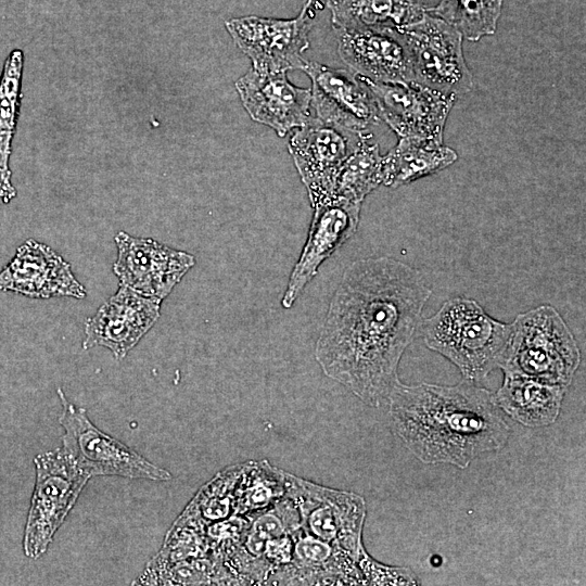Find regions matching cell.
<instances>
[{"instance_id": "cell-1", "label": "cell", "mask_w": 586, "mask_h": 586, "mask_svg": "<svg viewBox=\"0 0 586 586\" xmlns=\"http://www.w3.org/2000/svg\"><path fill=\"white\" fill-rule=\"evenodd\" d=\"M431 294L423 276L397 259L381 256L352 263L316 342L315 358L323 373L365 404L386 405Z\"/></svg>"}, {"instance_id": "cell-2", "label": "cell", "mask_w": 586, "mask_h": 586, "mask_svg": "<svg viewBox=\"0 0 586 586\" xmlns=\"http://www.w3.org/2000/svg\"><path fill=\"white\" fill-rule=\"evenodd\" d=\"M386 405L394 433L426 464L466 469L502 448L510 435L494 393L466 379L455 385L399 381Z\"/></svg>"}, {"instance_id": "cell-3", "label": "cell", "mask_w": 586, "mask_h": 586, "mask_svg": "<svg viewBox=\"0 0 586 586\" xmlns=\"http://www.w3.org/2000/svg\"><path fill=\"white\" fill-rule=\"evenodd\" d=\"M419 332L428 348L453 362L463 379L477 383L500 368L511 323L491 317L475 300L455 297L422 319Z\"/></svg>"}, {"instance_id": "cell-4", "label": "cell", "mask_w": 586, "mask_h": 586, "mask_svg": "<svg viewBox=\"0 0 586 586\" xmlns=\"http://www.w3.org/2000/svg\"><path fill=\"white\" fill-rule=\"evenodd\" d=\"M581 362V352L569 326L551 305L519 314L500 366L504 372L568 387Z\"/></svg>"}, {"instance_id": "cell-5", "label": "cell", "mask_w": 586, "mask_h": 586, "mask_svg": "<svg viewBox=\"0 0 586 586\" xmlns=\"http://www.w3.org/2000/svg\"><path fill=\"white\" fill-rule=\"evenodd\" d=\"M35 488L23 536V550L40 558L73 509L91 476L63 449L39 454L34 459Z\"/></svg>"}, {"instance_id": "cell-6", "label": "cell", "mask_w": 586, "mask_h": 586, "mask_svg": "<svg viewBox=\"0 0 586 586\" xmlns=\"http://www.w3.org/2000/svg\"><path fill=\"white\" fill-rule=\"evenodd\" d=\"M62 404L60 424L63 449L75 462L93 476H123L152 481H169L171 474L150 462L137 451L98 429L86 409L72 404L62 388H58Z\"/></svg>"}, {"instance_id": "cell-7", "label": "cell", "mask_w": 586, "mask_h": 586, "mask_svg": "<svg viewBox=\"0 0 586 586\" xmlns=\"http://www.w3.org/2000/svg\"><path fill=\"white\" fill-rule=\"evenodd\" d=\"M400 31L410 51L416 82L456 99L472 89L459 30L424 11L421 18Z\"/></svg>"}, {"instance_id": "cell-8", "label": "cell", "mask_w": 586, "mask_h": 586, "mask_svg": "<svg viewBox=\"0 0 586 586\" xmlns=\"http://www.w3.org/2000/svg\"><path fill=\"white\" fill-rule=\"evenodd\" d=\"M314 0H307L294 18L280 20L255 15L230 18L226 28L246 54L253 69L278 73L303 69L304 52L309 47L308 34L314 18Z\"/></svg>"}, {"instance_id": "cell-9", "label": "cell", "mask_w": 586, "mask_h": 586, "mask_svg": "<svg viewBox=\"0 0 586 586\" xmlns=\"http://www.w3.org/2000/svg\"><path fill=\"white\" fill-rule=\"evenodd\" d=\"M366 131L345 128L310 117L289 141V152L304 183L311 207L334 196L340 168L360 143Z\"/></svg>"}, {"instance_id": "cell-10", "label": "cell", "mask_w": 586, "mask_h": 586, "mask_svg": "<svg viewBox=\"0 0 586 586\" xmlns=\"http://www.w3.org/2000/svg\"><path fill=\"white\" fill-rule=\"evenodd\" d=\"M357 77L369 89L380 118L399 138L443 143L445 124L457 101L455 97L416 81L377 82L359 75Z\"/></svg>"}, {"instance_id": "cell-11", "label": "cell", "mask_w": 586, "mask_h": 586, "mask_svg": "<svg viewBox=\"0 0 586 586\" xmlns=\"http://www.w3.org/2000/svg\"><path fill=\"white\" fill-rule=\"evenodd\" d=\"M117 259L113 271L119 283L163 301L195 265V257L153 239L119 231L115 235Z\"/></svg>"}, {"instance_id": "cell-12", "label": "cell", "mask_w": 586, "mask_h": 586, "mask_svg": "<svg viewBox=\"0 0 586 586\" xmlns=\"http://www.w3.org/2000/svg\"><path fill=\"white\" fill-rule=\"evenodd\" d=\"M361 204L343 198L313 207L314 215L302 253L293 267L281 305L291 308L321 264L352 238L359 225Z\"/></svg>"}, {"instance_id": "cell-13", "label": "cell", "mask_w": 586, "mask_h": 586, "mask_svg": "<svg viewBox=\"0 0 586 586\" xmlns=\"http://www.w3.org/2000/svg\"><path fill=\"white\" fill-rule=\"evenodd\" d=\"M337 52L349 69L377 82L415 81L409 48L397 28H335Z\"/></svg>"}, {"instance_id": "cell-14", "label": "cell", "mask_w": 586, "mask_h": 586, "mask_svg": "<svg viewBox=\"0 0 586 586\" xmlns=\"http://www.w3.org/2000/svg\"><path fill=\"white\" fill-rule=\"evenodd\" d=\"M161 303L120 284L116 293L86 320L82 348L103 346L116 359H123L157 321Z\"/></svg>"}, {"instance_id": "cell-15", "label": "cell", "mask_w": 586, "mask_h": 586, "mask_svg": "<svg viewBox=\"0 0 586 586\" xmlns=\"http://www.w3.org/2000/svg\"><path fill=\"white\" fill-rule=\"evenodd\" d=\"M311 105L318 118L357 131L381 120L375 102L355 73L307 61Z\"/></svg>"}, {"instance_id": "cell-16", "label": "cell", "mask_w": 586, "mask_h": 586, "mask_svg": "<svg viewBox=\"0 0 586 586\" xmlns=\"http://www.w3.org/2000/svg\"><path fill=\"white\" fill-rule=\"evenodd\" d=\"M235 89L251 118L284 137L293 128L303 127L311 117L309 88L294 86L286 72L249 71L235 82Z\"/></svg>"}, {"instance_id": "cell-17", "label": "cell", "mask_w": 586, "mask_h": 586, "mask_svg": "<svg viewBox=\"0 0 586 586\" xmlns=\"http://www.w3.org/2000/svg\"><path fill=\"white\" fill-rule=\"evenodd\" d=\"M0 291L31 298H84L87 294L71 265L50 246L34 239L18 246L14 257L0 271Z\"/></svg>"}, {"instance_id": "cell-18", "label": "cell", "mask_w": 586, "mask_h": 586, "mask_svg": "<svg viewBox=\"0 0 586 586\" xmlns=\"http://www.w3.org/2000/svg\"><path fill=\"white\" fill-rule=\"evenodd\" d=\"M566 387L544 383L521 374L504 372L501 386L494 394L499 408L527 428L556 422Z\"/></svg>"}, {"instance_id": "cell-19", "label": "cell", "mask_w": 586, "mask_h": 586, "mask_svg": "<svg viewBox=\"0 0 586 586\" xmlns=\"http://www.w3.org/2000/svg\"><path fill=\"white\" fill-rule=\"evenodd\" d=\"M456 151L443 143L405 137L383 155V184L397 188L420 178L434 175L453 165Z\"/></svg>"}, {"instance_id": "cell-20", "label": "cell", "mask_w": 586, "mask_h": 586, "mask_svg": "<svg viewBox=\"0 0 586 586\" xmlns=\"http://www.w3.org/2000/svg\"><path fill=\"white\" fill-rule=\"evenodd\" d=\"M335 28H397L424 13L413 0H326Z\"/></svg>"}, {"instance_id": "cell-21", "label": "cell", "mask_w": 586, "mask_h": 586, "mask_svg": "<svg viewBox=\"0 0 586 586\" xmlns=\"http://www.w3.org/2000/svg\"><path fill=\"white\" fill-rule=\"evenodd\" d=\"M23 63V51L12 50L0 76V199L5 204L16 196L9 163L21 105Z\"/></svg>"}, {"instance_id": "cell-22", "label": "cell", "mask_w": 586, "mask_h": 586, "mask_svg": "<svg viewBox=\"0 0 586 586\" xmlns=\"http://www.w3.org/2000/svg\"><path fill=\"white\" fill-rule=\"evenodd\" d=\"M365 139L343 163L336 177L334 196L362 203L365 198L383 184V155L379 145Z\"/></svg>"}, {"instance_id": "cell-23", "label": "cell", "mask_w": 586, "mask_h": 586, "mask_svg": "<svg viewBox=\"0 0 586 586\" xmlns=\"http://www.w3.org/2000/svg\"><path fill=\"white\" fill-rule=\"evenodd\" d=\"M504 0H438L425 10L460 31L463 38L477 41L494 35Z\"/></svg>"}, {"instance_id": "cell-24", "label": "cell", "mask_w": 586, "mask_h": 586, "mask_svg": "<svg viewBox=\"0 0 586 586\" xmlns=\"http://www.w3.org/2000/svg\"><path fill=\"white\" fill-rule=\"evenodd\" d=\"M416 3H418L420 7H422L424 10H429L436 5L438 0H413Z\"/></svg>"}]
</instances>
